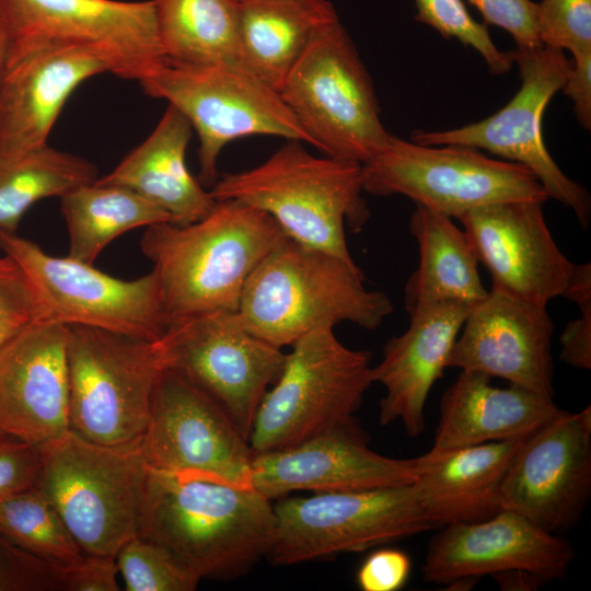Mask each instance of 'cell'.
<instances>
[{
    "label": "cell",
    "mask_w": 591,
    "mask_h": 591,
    "mask_svg": "<svg viewBox=\"0 0 591 591\" xmlns=\"http://www.w3.org/2000/svg\"><path fill=\"white\" fill-rule=\"evenodd\" d=\"M165 60L185 65H242L234 0H153ZM244 67V66H243Z\"/></svg>",
    "instance_id": "obj_30"
},
{
    "label": "cell",
    "mask_w": 591,
    "mask_h": 591,
    "mask_svg": "<svg viewBox=\"0 0 591 591\" xmlns=\"http://www.w3.org/2000/svg\"><path fill=\"white\" fill-rule=\"evenodd\" d=\"M95 165L47 144L0 162V230L15 232L36 201L95 182Z\"/></svg>",
    "instance_id": "obj_32"
},
{
    "label": "cell",
    "mask_w": 591,
    "mask_h": 591,
    "mask_svg": "<svg viewBox=\"0 0 591 591\" xmlns=\"http://www.w3.org/2000/svg\"><path fill=\"white\" fill-rule=\"evenodd\" d=\"M362 183L371 195H402L452 219L489 204L548 199L536 175L520 163L470 147L424 146L392 135L362 164Z\"/></svg>",
    "instance_id": "obj_9"
},
{
    "label": "cell",
    "mask_w": 591,
    "mask_h": 591,
    "mask_svg": "<svg viewBox=\"0 0 591 591\" xmlns=\"http://www.w3.org/2000/svg\"><path fill=\"white\" fill-rule=\"evenodd\" d=\"M591 489V407L555 418L525 437L500 485L502 509L555 533L580 514Z\"/></svg>",
    "instance_id": "obj_17"
},
{
    "label": "cell",
    "mask_w": 591,
    "mask_h": 591,
    "mask_svg": "<svg viewBox=\"0 0 591 591\" xmlns=\"http://www.w3.org/2000/svg\"><path fill=\"white\" fill-rule=\"evenodd\" d=\"M163 368L211 397L248 440L256 410L286 354L251 333L237 311L215 310L169 323L155 340Z\"/></svg>",
    "instance_id": "obj_13"
},
{
    "label": "cell",
    "mask_w": 591,
    "mask_h": 591,
    "mask_svg": "<svg viewBox=\"0 0 591 591\" xmlns=\"http://www.w3.org/2000/svg\"><path fill=\"white\" fill-rule=\"evenodd\" d=\"M502 590H535L546 581L540 576L525 570H508L491 576Z\"/></svg>",
    "instance_id": "obj_45"
},
{
    "label": "cell",
    "mask_w": 591,
    "mask_h": 591,
    "mask_svg": "<svg viewBox=\"0 0 591 591\" xmlns=\"http://www.w3.org/2000/svg\"><path fill=\"white\" fill-rule=\"evenodd\" d=\"M69 257L93 264L117 236L140 227L172 222L166 211L130 188L93 182L60 197Z\"/></svg>",
    "instance_id": "obj_31"
},
{
    "label": "cell",
    "mask_w": 591,
    "mask_h": 591,
    "mask_svg": "<svg viewBox=\"0 0 591 591\" xmlns=\"http://www.w3.org/2000/svg\"><path fill=\"white\" fill-rule=\"evenodd\" d=\"M409 230L419 247V265L405 285L408 313L433 303L473 308L486 298L478 260L464 230L452 218L421 206L410 216Z\"/></svg>",
    "instance_id": "obj_29"
},
{
    "label": "cell",
    "mask_w": 591,
    "mask_h": 591,
    "mask_svg": "<svg viewBox=\"0 0 591 591\" xmlns=\"http://www.w3.org/2000/svg\"><path fill=\"white\" fill-rule=\"evenodd\" d=\"M521 86L494 115L447 130H415L410 140L424 146H464L486 150L530 169L548 198L571 209L581 227L590 222L591 198L569 178L549 154L543 138V116L552 97L561 90L571 67L564 50L537 46L511 50Z\"/></svg>",
    "instance_id": "obj_12"
},
{
    "label": "cell",
    "mask_w": 591,
    "mask_h": 591,
    "mask_svg": "<svg viewBox=\"0 0 591 591\" xmlns=\"http://www.w3.org/2000/svg\"><path fill=\"white\" fill-rule=\"evenodd\" d=\"M237 9L242 65L278 92L316 30L338 19L327 0H245Z\"/></svg>",
    "instance_id": "obj_28"
},
{
    "label": "cell",
    "mask_w": 591,
    "mask_h": 591,
    "mask_svg": "<svg viewBox=\"0 0 591 591\" xmlns=\"http://www.w3.org/2000/svg\"><path fill=\"white\" fill-rule=\"evenodd\" d=\"M286 237L269 215L229 199L217 201L196 222L147 227L140 245L153 263L170 323L208 311H237L248 278Z\"/></svg>",
    "instance_id": "obj_2"
},
{
    "label": "cell",
    "mask_w": 591,
    "mask_h": 591,
    "mask_svg": "<svg viewBox=\"0 0 591 591\" xmlns=\"http://www.w3.org/2000/svg\"><path fill=\"white\" fill-rule=\"evenodd\" d=\"M484 23L501 27L514 39L518 48L541 46L537 30V3L531 0H467Z\"/></svg>",
    "instance_id": "obj_40"
},
{
    "label": "cell",
    "mask_w": 591,
    "mask_h": 591,
    "mask_svg": "<svg viewBox=\"0 0 591 591\" xmlns=\"http://www.w3.org/2000/svg\"><path fill=\"white\" fill-rule=\"evenodd\" d=\"M412 561L396 548H381L369 554L360 565L356 580L363 591H396L408 580Z\"/></svg>",
    "instance_id": "obj_42"
},
{
    "label": "cell",
    "mask_w": 591,
    "mask_h": 591,
    "mask_svg": "<svg viewBox=\"0 0 591 591\" xmlns=\"http://www.w3.org/2000/svg\"><path fill=\"white\" fill-rule=\"evenodd\" d=\"M573 62L561 91L571 99L579 124L591 128V49L572 54Z\"/></svg>",
    "instance_id": "obj_44"
},
{
    "label": "cell",
    "mask_w": 591,
    "mask_h": 591,
    "mask_svg": "<svg viewBox=\"0 0 591 591\" xmlns=\"http://www.w3.org/2000/svg\"><path fill=\"white\" fill-rule=\"evenodd\" d=\"M68 326L42 320L0 350V431L36 447L69 430Z\"/></svg>",
    "instance_id": "obj_22"
},
{
    "label": "cell",
    "mask_w": 591,
    "mask_h": 591,
    "mask_svg": "<svg viewBox=\"0 0 591 591\" xmlns=\"http://www.w3.org/2000/svg\"><path fill=\"white\" fill-rule=\"evenodd\" d=\"M266 556L294 565L362 552L433 529L414 484L281 499Z\"/></svg>",
    "instance_id": "obj_11"
},
{
    "label": "cell",
    "mask_w": 591,
    "mask_h": 591,
    "mask_svg": "<svg viewBox=\"0 0 591 591\" xmlns=\"http://www.w3.org/2000/svg\"><path fill=\"white\" fill-rule=\"evenodd\" d=\"M274 528V506L253 487L148 467L138 536L198 581L247 572L267 556Z\"/></svg>",
    "instance_id": "obj_1"
},
{
    "label": "cell",
    "mask_w": 591,
    "mask_h": 591,
    "mask_svg": "<svg viewBox=\"0 0 591 591\" xmlns=\"http://www.w3.org/2000/svg\"><path fill=\"white\" fill-rule=\"evenodd\" d=\"M117 572L115 557L85 555L79 565L68 567L66 591H117Z\"/></svg>",
    "instance_id": "obj_43"
},
{
    "label": "cell",
    "mask_w": 591,
    "mask_h": 591,
    "mask_svg": "<svg viewBox=\"0 0 591 591\" xmlns=\"http://www.w3.org/2000/svg\"><path fill=\"white\" fill-rule=\"evenodd\" d=\"M565 540L525 517L502 509L476 522L451 523L431 538L424 579L449 584L508 570H525L546 582L561 578L573 559Z\"/></svg>",
    "instance_id": "obj_20"
},
{
    "label": "cell",
    "mask_w": 591,
    "mask_h": 591,
    "mask_svg": "<svg viewBox=\"0 0 591 591\" xmlns=\"http://www.w3.org/2000/svg\"><path fill=\"white\" fill-rule=\"evenodd\" d=\"M415 20L436 30L444 39L455 38L474 48L494 76L509 72L511 51H501L493 42L487 25L473 19L463 0H415Z\"/></svg>",
    "instance_id": "obj_34"
},
{
    "label": "cell",
    "mask_w": 591,
    "mask_h": 591,
    "mask_svg": "<svg viewBox=\"0 0 591 591\" xmlns=\"http://www.w3.org/2000/svg\"><path fill=\"white\" fill-rule=\"evenodd\" d=\"M139 441L103 445L67 430L38 445L35 486L85 555L115 557L138 535L148 474Z\"/></svg>",
    "instance_id": "obj_5"
},
{
    "label": "cell",
    "mask_w": 591,
    "mask_h": 591,
    "mask_svg": "<svg viewBox=\"0 0 591 591\" xmlns=\"http://www.w3.org/2000/svg\"><path fill=\"white\" fill-rule=\"evenodd\" d=\"M553 333L546 306L490 289L470 310L447 367L501 378L554 398Z\"/></svg>",
    "instance_id": "obj_19"
},
{
    "label": "cell",
    "mask_w": 591,
    "mask_h": 591,
    "mask_svg": "<svg viewBox=\"0 0 591 591\" xmlns=\"http://www.w3.org/2000/svg\"><path fill=\"white\" fill-rule=\"evenodd\" d=\"M415 459L372 451L357 421L296 447L253 455L252 487L270 501L291 491H352L414 484Z\"/></svg>",
    "instance_id": "obj_21"
},
{
    "label": "cell",
    "mask_w": 591,
    "mask_h": 591,
    "mask_svg": "<svg viewBox=\"0 0 591 591\" xmlns=\"http://www.w3.org/2000/svg\"><path fill=\"white\" fill-rule=\"evenodd\" d=\"M290 347L256 410L248 437L253 455L356 422L354 414L373 383L371 354L341 344L333 326H318Z\"/></svg>",
    "instance_id": "obj_6"
},
{
    "label": "cell",
    "mask_w": 591,
    "mask_h": 591,
    "mask_svg": "<svg viewBox=\"0 0 591 591\" xmlns=\"http://www.w3.org/2000/svg\"><path fill=\"white\" fill-rule=\"evenodd\" d=\"M146 94L177 108L198 135L199 182L218 179V158L231 141L275 136L311 144L279 92L234 63L185 65L165 60L140 82Z\"/></svg>",
    "instance_id": "obj_8"
},
{
    "label": "cell",
    "mask_w": 591,
    "mask_h": 591,
    "mask_svg": "<svg viewBox=\"0 0 591 591\" xmlns=\"http://www.w3.org/2000/svg\"><path fill=\"white\" fill-rule=\"evenodd\" d=\"M541 200H509L474 208L457 220L493 290L544 305L563 297L573 273L546 224Z\"/></svg>",
    "instance_id": "obj_18"
},
{
    "label": "cell",
    "mask_w": 591,
    "mask_h": 591,
    "mask_svg": "<svg viewBox=\"0 0 591 591\" xmlns=\"http://www.w3.org/2000/svg\"><path fill=\"white\" fill-rule=\"evenodd\" d=\"M109 72L102 53L68 44L45 45L7 63L0 82V162L47 144L73 91Z\"/></svg>",
    "instance_id": "obj_23"
},
{
    "label": "cell",
    "mask_w": 591,
    "mask_h": 591,
    "mask_svg": "<svg viewBox=\"0 0 591 591\" xmlns=\"http://www.w3.org/2000/svg\"><path fill=\"white\" fill-rule=\"evenodd\" d=\"M235 2H242V1H245V0H234Z\"/></svg>",
    "instance_id": "obj_47"
},
{
    "label": "cell",
    "mask_w": 591,
    "mask_h": 591,
    "mask_svg": "<svg viewBox=\"0 0 591 591\" xmlns=\"http://www.w3.org/2000/svg\"><path fill=\"white\" fill-rule=\"evenodd\" d=\"M67 569L24 551L0 534V591H66Z\"/></svg>",
    "instance_id": "obj_38"
},
{
    "label": "cell",
    "mask_w": 591,
    "mask_h": 591,
    "mask_svg": "<svg viewBox=\"0 0 591 591\" xmlns=\"http://www.w3.org/2000/svg\"><path fill=\"white\" fill-rule=\"evenodd\" d=\"M7 63L45 45L95 49L113 74L140 82L164 61L153 0H0Z\"/></svg>",
    "instance_id": "obj_15"
},
{
    "label": "cell",
    "mask_w": 591,
    "mask_h": 591,
    "mask_svg": "<svg viewBox=\"0 0 591 591\" xmlns=\"http://www.w3.org/2000/svg\"><path fill=\"white\" fill-rule=\"evenodd\" d=\"M139 445L150 468L252 487L248 440L211 397L172 369L158 378Z\"/></svg>",
    "instance_id": "obj_16"
},
{
    "label": "cell",
    "mask_w": 591,
    "mask_h": 591,
    "mask_svg": "<svg viewBox=\"0 0 591 591\" xmlns=\"http://www.w3.org/2000/svg\"><path fill=\"white\" fill-rule=\"evenodd\" d=\"M279 94L327 157L363 164L391 137L371 77L339 19L316 30Z\"/></svg>",
    "instance_id": "obj_7"
},
{
    "label": "cell",
    "mask_w": 591,
    "mask_h": 591,
    "mask_svg": "<svg viewBox=\"0 0 591 591\" xmlns=\"http://www.w3.org/2000/svg\"><path fill=\"white\" fill-rule=\"evenodd\" d=\"M576 302L580 316L570 321L560 337L559 358L576 369L591 368V266L573 267L571 279L563 294Z\"/></svg>",
    "instance_id": "obj_39"
},
{
    "label": "cell",
    "mask_w": 591,
    "mask_h": 591,
    "mask_svg": "<svg viewBox=\"0 0 591 591\" xmlns=\"http://www.w3.org/2000/svg\"><path fill=\"white\" fill-rule=\"evenodd\" d=\"M212 198L237 200L269 215L292 241L356 264L345 225L359 232L369 219L362 197V164L315 157L289 140L262 164L223 174Z\"/></svg>",
    "instance_id": "obj_4"
},
{
    "label": "cell",
    "mask_w": 591,
    "mask_h": 591,
    "mask_svg": "<svg viewBox=\"0 0 591 591\" xmlns=\"http://www.w3.org/2000/svg\"><path fill=\"white\" fill-rule=\"evenodd\" d=\"M0 247L23 270L49 321L148 341L158 340L169 325L153 270L123 280L93 264L48 255L34 242L2 230Z\"/></svg>",
    "instance_id": "obj_14"
},
{
    "label": "cell",
    "mask_w": 591,
    "mask_h": 591,
    "mask_svg": "<svg viewBox=\"0 0 591 591\" xmlns=\"http://www.w3.org/2000/svg\"><path fill=\"white\" fill-rule=\"evenodd\" d=\"M67 326L69 430L103 445L139 440L163 369L155 341Z\"/></svg>",
    "instance_id": "obj_10"
},
{
    "label": "cell",
    "mask_w": 591,
    "mask_h": 591,
    "mask_svg": "<svg viewBox=\"0 0 591 591\" xmlns=\"http://www.w3.org/2000/svg\"><path fill=\"white\" fill-rule=\"evenodd\" d=\"M471 308L452 302L433 303L412 311L407 329L390 338L382 360L372 367L373 383L385 389L379 420H399L412 437L425 430V405L431 387L447 367L453 345Z\"/></svg>",
    "instance_id": "obj_24"
},
{
    "label": "cell",
    "mask_w": 591,
    "mask_h": 591,
    "mask_svg": "<svg viewBox=\"0 0 591 591\" xmlns=\"http://www.w3.org/2000/svg\"><path fill=\"white\" fill-rule=\"evenodd\" d=\"M237 312L251 333L282 349L318 326L374 331L393 304L364 287L356 264L286 237L248 278Z\"/></svg>",
    "instance_id": "obj_3"
},
{
    "label": "cell",
    "mask_w": 591,
    "mask_h": 591,
    "mask_svg": "<svg viewBox=\"0 0 591 591\" xmlns=\"http://www.w3.org/2000/svg\"><path fill=\"white\" fill-rule=\"evenodd\" d=\"M192 135L188 119L169 104L149 137L96 182L132 189L166 211L173 223L196 222L212 210L217 200L187 169L185 157Z\"/></svg>",
    "instance_id": "obj_27"
},
{
    "label": "cell",
    "mask_w": 591,
    "mask_h": 591,
    "mask_svg": "<svg viewBox=\"0 0 591 591\" xmlns=\"http://www.w3.org/2000/svg\"><path fill=\"white\" fill-rule=\"evenodd\" d=\"M38 447L0 431V502L36 485Z\"/></svg>",
    "instance_id": "obj_41"
},
{
    "label": "cell",
    "mask_w": 591,
    "mask_h": 591,
    "mask_svg": "<svg viewBox=\"0 0 591 591\" xmlns=\"http://www.w3.org/2000/svg\"><path fill=\"white\" fill-rule=\"evenodd\" d=\"M536 19L543 46L571 54L591 49V0H542Z\"/></svg>",
    "instance_id": "obj_36"
},
{
    "label": "cell",
    "mask_w": 591,
    "mask_h": 591,
    "mask_svg": "<svg viewBox=\"0 0 591 591\" xmlns=\"http://www.w3.org/2000/svg\"><path fill=\"white\" fill-rule=\"evenodd\" d=\"M115 559L128 591H193L199 583L138 535L119 548Z\"/></svg>",
    "instance_id": "obj_35"
},
{
    "label": "cell",
    "mask_w": 591,
    "mask_h": 591,
    "mask_svg": "<svg viewBox=\"0 0 591 591\" xmlns=\"http://www.w3.org/2000/svg\"><path fill=\"white\" fill-rule=\"evenodd\" d=\"M523 439L430 449L416 457L414 486L432 526L482 521L501 511V480Z\"/></svg>",
    "instance_id": "obj_26"
},
{
    "label": "cell",
    "mask_w": 591,
    "mask_h": 591,
    "mask_svg": "<svg viewBox=\"0 0 591 591\" xmlns=\"http://www.w3.org/2000/svg\"><path fill=\"white\" fill-rule=\"evenodd\" d=\"M490 379L461 371L441 397L432 450L523 439L561 412L553 398L517 384L497 387Z\"/></svg>",
    "instance_id": "obj_25"
},
{
    "label": "cell",
    "mask_w": 591,
    "mask_h": 591,
    "mask_svg": "<svg viewBox=\"0 0 591 591\" xmlns=\"http://www.w3.org/2000/svg\"><path fill=\"white\" fill-rule=\"evenodd\" d=\"M8 50H9V35H8L4 20L0 13V82L7 67Z\"/></svg>",
    "instance_id": "obj_46"
},
{
    "label": "cell",
    "mask_w": 591,
    "mask_h": 591,
    "mask_svg": "<svg viewBox=\"0 0 591 591\" xmlns=\"http://www.w3.org/2000/svg\"><path fill=\"white\" fill-rule=\"evenodd\" d=\"M0 534L55 565H79L85 554L46 496L36 487L0 502Z\"/></svg>",
    "instance_id": "obj_33"
},
{
    "label": "cell",
    "mask_w": 591,
    "mask_h": 591,
    "mask_svg": "<svg viewBox=\"0 0 591 591\" xmlns=\"http://www.w3.org/2000/svg\"><path fill=\"white\" fill-rule=\"evenodd\" d=\"M42 320L48 317L27 277L11 257H0V350L26 326Z\"/></svg>",
    "instance_id": "obj_37"
}]
</instances>
